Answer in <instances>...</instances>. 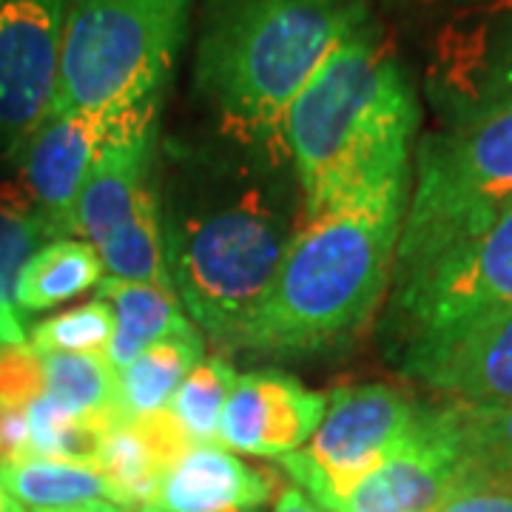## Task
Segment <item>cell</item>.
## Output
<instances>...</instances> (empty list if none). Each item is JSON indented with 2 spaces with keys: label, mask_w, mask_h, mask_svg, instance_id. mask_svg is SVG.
Masks as SVG:
<instances>
[{
  "label": "cell",
  "mask_w": 512,
  "mask_h": 512,
  "mask_svg": "<svg viewBox=\"0 0 512 512\" xmlns=\"http://www.w3.org/2000/svg\"><path fill=\"white\" fill-rule=\"evenodd\" d=\"M419 123L416 86L382 23L362 9L285 114L302 220L410 177Z\"/></svg>",
  "instance_id": "cell-1"
},
{
  "label": "cell",
  "mask_w": 512,
  "mask_h": 512,
  "mask_svg": "<svg viewBox=\"0 0 512 512\" xmlns=\"http://www.w3.org/2000/svg\"><path fill=\"white\" fill-rule=\"evenodd\" d=\"M407 197L410 177H399L302 220L274 288L228 348L305 356L365 328L393 282Z\"/></svg>",
  "instance_id": "cell-2"
},
{
  "label": "cell",
  "mask_w": 512,
  "mask_h": 512,
  "mask_svg": "<svg viewBox=\"0 0 512 512\" xmlns=\"http://www.w3.org/2000/svg\"><path fill=\"white\" fill-rule=\"evenodd\" d=\"M362 0H202L194 92L234 146L279 165L285 114Z\"/></svg>",
  "instance_id": "cell-3"
},
{
  "label": "cell",
  "mask_w": 512,
  "mask_h": 512,
  "mask_svg": "<svg viewBox=\"0 0 512 512\" xmlns=\"http://www.w3.org/2000/svg\"><path fill=\"white\" fill-rule=\"evenodd\" d=\"M299 225L268 185H220L163 208L165 265L194 325L228 348L274 288Z\"/></svg>",
  "instance_id": "cell-4"
},
{
  "label": "cell",
  "mask_w": 512,
  "mask_h": 512,
  "mask_svg": "<svg viewBox=\"0 0 512 512\" xmlns=\"http://www.w3.org/2000/svg\"><path fill=\"white\" fill-rule=\"evenodd\" d=\"M512 205V106L427 131L416 146L393 282L470 239Z\"/></svg>",
  "instance_id": "cell-5"
},
{
  "label": "cell",
  "mask_w": 512,
  "mask_h": 512,
  "mask_svg": "<svg viewBox=\"0 0 512 512\" xmlns=\"http://www.w3.org/2000/svg\"><path fill=\"white\" fill-rule=\"evenodd\" d=\"M194 0H66L55 114L163 97Z\"/></svg>",
  "instance_id": "cell-6"
},
{
  "label": "cell",
  "mask_w": 512,
  "mask_h": 512,
  "mask_svg": "<svg viewBox=\"0 0 512 512\" xmlns=\"http://www.w3.org/2000/svg\"><path fill=\"white\" fill-rule=\"evenodd\" d=\"M419 419V404L390 384H345L330 393L311 441L276 461L319 510H328L330 501L402 450Z\"/></svg>",
  "instance_id": "cell-7"
},
{
  "label": "cell",
  "mask_w": 512,
  "mask_h": 512,
  "mask_svg": "<svg viewBox=\"0 0 512 512\" xmlns=\"http://www.w3.org/2000/svg\"><path fill=\"white\" fill-rule=\"evenodd\" d=\"M424 94L439 126L512 106V0L450 9L427 46Z\"/></svg>",
  "instance_id": "cell-8"
},
{
  "label": "cell",
  "mask_w": 512,
  "mask_h": 512,
  "mask_svg": "<svg viewBox=\"0 0 512 512\" xmlns=\"http://www.w3.org/2000/svg\"><path fill=\"white\" fill-rule=\"evenodd\" d=\"M512 305V205L487 228L393 282L396 339Z\"/></svg>",
  "instance_id": "cell-9"
},
{
  "label": "cell",
  "mask_w": 512,
  "mask_h": 512,
  "mask_svg": "<svg viewBox=\"0 0 512 512\" xmlns=\"http://www.w3.org/2000/svg\"><path fill=\"white\" fill-rule=\"evenodd\" d=\"M66 0H6L0 9V151L20 157L52 117Z\"/></svg>",
  "instance_id": "cell-10"
},
{
  "label": "cell",
  "mask_w": 512,
  "mask_h": 512,
  "mask_svg": "<svg viewBox=\"0 0 512 512\" xmlns=\"http://www.w3.org/2000/svg\"><path fill=\"white\" fill-rule=\"evenodd\" d=\"M399 370L467 404L512 402V305L399 342Z\"/></svg>",
  "instance_id": "cell-11"
},
{
  "label": "cell",
  "mask_w": 512,
  "mask_h": 512,
  "mask_svg": "<svg viewBox=\"0 0 512 512\" xmlns=\"http://www.w3.org/2000/svg\"><path fill=\"white\" fill-rule=\"evenodd\" d=\"M143 103L55 114L23 148L20 185L46 222L49 239L72 237L74 205L94 160Z\"/></svg>",
  "instance_id": "cell-12"
},
{
  "label": "cell",
  "mask_w": 512,
  "mask_h": 512,
  "mask_svg": "<svg viewBox=\"0 0 512 512\" xmlns=\"http://www.w3.org/2000/svg\"><path fill=\"white\" fill-rule=\"evenodd\" d=\"M476 493L439 407H421L416 433L325 512H436L450 498Z\"/></svg>",
  "instance_id": "cell-13"
},
{
  "label": "cell",
  "mask_w": 512,
  "mask_h": 512,
  "mask_svg": "<svg viewBox=\"0 0 512 512\" xmlns=\"http://www.w3.org/2000/svg\"><path fill=\"white\" fill-rule=\"evenodd\" d=\"M328 399L291 373L239 376L220 419V444L245 456L282 458L302 450L322 424Z\"/></svg>",
  "instance_id": "cell-14"
},
{
  "label": "cell",
  "mask_w": 512,
  "mask_h": 512,
  "mask_svg": "<svg viewBox=\"0 0 512 512\" xmlns=\"http://www.w3.org/2000/svg\"><path fill=\"white\" fill-rule=\"evenodd\" d=\"M160 103L163 97L146 100L94 160L74 205L72 237L86 239L97 248L117 225L126 222L140 191L154 183Z\"/></svg>",
  "instance_id": "cell-15"
},
{
  "label": "cell",
  "mask_w": 512,
  "mask_h": 512,
  "mask_svg": "<svg viewBox=\"0 0 512 512\" xmlns=\"http://www.w3.org/2000/svg\"><path fill=\"white\" fill-rule=\"evenodd\" d=\"M279 493V478L220 444H194L165 470L154 507L165 512H256Z\"/></svg>",
  "instance_id": "cell-16"
},
{
  "label": "cell",
  "mask_w": 512,
  "mask_h": 512,
  "mask_svg": "<svg viewBox=\"0 0 512 512\" xmlns=\"http://www.w3.org/2000/svg\"><path fill=\"white\" fill-rule=\"evenodd\" d=\"M194 441L168 410L143 419H123L103 433L94 467L106 478L109 501L126 510L154 504L165 470L191 450Z\"/></svg>",
  "instance_id": "cell-17"
},
{
  "label": "cell",
  "mask_w": 512,
  "mask_h": 512,
  "mask_svg": "<svg viewBox=\"0 0 512 512\" xmlns=\"http://www.w3.org/2000/svg\"><path fill=\"white\" fill-rule=\"evenodd\" d=\"M97 296L114 308V336H111L106 356L117 373L151 345L194 328L180 311L177 296L151 288V285L103 276Z\"/></svg>",
  "instance_id": "cell-18"
},
{
  "label": "cell",
  "mask_w": 512,
  "mask_h": 512,
  "mask_svg": "<svg viewBox=\"0 0 512 512\" xmlns=\"http://www.w3.org/2000/svg\"><path fill=\"white\" fill-rule=\"evenodd\" d=\"M439 416L456 441L473 490H501L512 478V402L441 404Z\"/></svg>",
  "instance_id": "cell-19"
},
{
  "label": "cell",
  "mask_w": 512,
  "mask_h": 512,
  "mask_svg": "<svg viewBox=\"0 0 512 512\" xmlns=\"http://www.w3.org/2000/svg\"><path fill=\"white\" fill-rule=\"evenodd\" d=\"M46 242V222L20 180L0 183V345H29L15 291L29 256Z\"/></svg>",
  "instance_id": "cell-20"
},
{
  "label": "cell",
  "mask_w": 512,
  "mask_h": 512,
  "mask_svg": "<svg viewBox=\"0 0 512 512\" xmlns=\"http://www.w3.org/2000/svg\"><path fill=\"white\" fill-rule=\"evenodd\" d=\"M103 274V259L92 242L72 237L52 239L29 256L20 274L15 291L18 311L40 313L57 308L100 285Z\"/></svg>",
  "instance_id": "cell-21"
},
{
  "label": "cell",
  "mask_w": 512,
  "mask_h": 512,
  "mask_svg": "<svg viewBox=\"0 0 512 512\" xmlns=\"http://www.w3.org/2000/svg\"><path fill=\"white\" fill-rule=\"evenodd\" d=\"M97 254L103 259L106 276L174 293L168 265H165L163 202H160L157 180L140 191L126 222L117 225L109 237L97 245Z\"/></svg>",
  "instance_id": "cell-22"
},
{
  "label": "cell",
  "mask_w": 512,
  "mask_h": 512,
  "mask_svg": "<svg viewBox=\"0 0 512 512\" xmlns=\"http://www.w3.org/2000/svg\"><path fill=\"white\" fill-rule=\"evenodd\" d=\"M202 359H205V345L197 328L168 336L163 342L143 350L131 365L117 373L123 416L143 419V416L165 410L174 390Z\"/></svg>",
  "instance_id": "cell-23"
},
{
  "label": "cell",
  "mask_w": 512,
  "mask_h": 512,
  "mask_svg": "<svg viewBox=\"0 0 512 512\" xmlns=\"http://www.w3.org/2000/svg\"><path fill=\"white\" fill-rule=\"evenodd\" d=\"M0 484L23 510H72L109 501L106 478L92 464L20 458L0 467Z\"/></svg>",
  "instance_id": "cell-24"
},
{
  "label": "cell",
  "mask_w": 512,
  "mask_h": 512,
  "mask_svg": "<svg viewBox=\"0 0 512 512\" xmlns=\"http://www.w3.org/2000/svg\"><path fill=\"white\" fill-rule=\"evenodd\" d=\"M46 393L77 416L111 427L123 421L120 379L106 353H43Z\"/></svg>",
  "instance_id": "cell-25"
},
{
  "label": "cell",
  "mask_w": 512,
  "mask_h": 512,
  "mask_svg": "<svg viewBox=\"0 0 512 512\" xmlns=\"http://www.w3.org/2000/svg\"><path fill=\"white\" fill-rule=\"evenodd\" d=\"M239 373L225 356H205L185 376L165 410L194 444H220V419Z\"/></svg>",
  "instance_id": "cell-26"
},
{
  "label": "cell",
  "mask_w": 512,
  "mask_h": 512,
  "mask_svg": "<svg viewBox=\"0 0 512 512\" xmlns=\"http://www.w3.org/2000/svg\"><path fill=\"white\" fill-rule=\"evenodd\" d=\"M26 424H29V456L26 458H57V461L92 464V467L103 433L109 430L97 421L66 410L49 393L37 396L35 402L26 407Z\"/></svg>",
  "instance_id": "cell-27"
},
{
  "label": "cell",
  "mask_w": 512,
  "mask_h": 512,
  "mask_svg": "<svg viewBox=\"0 0 512 512\" xmlns=\"http://www.w3.org/2000/svg\"><path fill=\"white\" fill-rule=\"evenodd\" d=\"M114 336V308L94 296L89 302L35 322L29 345L43 353H106Z\"/></svg>",
  "instance_id": "cell-28"
},
{
  "label": "cell",
  "mask_w": 512,
  "mask_h": 512,
  "mask_svg": "<svg viewBox=\"0 0 512 512\" xmlns=\"http://www.w3.org/2000/svg\"><path fill=\"white\" fill-rule=\"evenodd\" d=\"M43 393V356L32 345H0V410H26Z\"/></svg>",
  "instance_id": "cell-29"
},
{
  "label": "cell",
  "mask_w": 512,
  "mask_h": 512,
  "mask_svg": "<svg viewBox=\"0 0 512 512\" xmlns=\"http://www.w3.org/2000/svg\"><path fill=\"white\" fill-rule=\"evenodd\" d=\"M436 512H512V495L495 493V490H478L450 498Z\"/></svg>",
  "instance_id": "cell-30"
},
{
  "label": "cell",
  "mask_w": 512,
  "mask_h": 512,
  "mask_svg": "<svg viewBox=\"0 0 512 512\" xmlns=\"http://www.w3.org/2000/svg\"><path fill=\"white\" fill-rule=\"evenodd\" d=\"M274 512H322L299 487H279Z\"/></svg>",
  "instance_id": "cell-31"
},
{
  "label": "cell",
  "mask_w": 512,
  "mask_h": 512,
  "mask_svg": "<svg viewBox=\"0 0 512 512\" xmlns=\"http://www.w3.org/2000/svg\"><path fill=\"white\" fill-rule=\"evenodd\" d=\"M419 6H439V9H461V6H470V3H481V0H413Z\"/></svg>",
  "instance_id": "cell-32"
},
{
  "label": "cell",
  "mask_w": 512,
  "mask_h": 512,
  "mask_svg": "<svg viewBox=\"0 0 512 512\" xmlns=\"http://www.w3.org/2000/svg\"><path fill=\"white\" fill-rule=\"evenodd\" d=\"M0 512H26L23 507H20L18 501L12 498V495L6 493V487L0 484Z\"/></svg>",
  "instance_id": "cell-33"
},
{
  "label": "cell",
  "mask_w": 512,
  "mask_h": 512,
  "mask_svg": "<svg viewBox=\"0 0 512 512\" xmlns=\"http://www.w3.org/2000/svg\"><path fill=\"white\" fill-rule=\"evenodd\" d=\"M37 512H100V501L89 504V507H72V510H37Z\"/></svg>",
  "instance_id": "cell-34"
},
{
  "label": "cell",
  "mask_w": 512,
  "mask_h": 512,
  "mask_svg": "<svg viewBox=\"0 0 512 512\" xmlns=\"http://www.w3.org/2000/svg\"><path fill=\"white\" fill-rule=\"evenodd\" d=\"M100 512H134V510H126V507H117V504H111V501H100Z\"/></svg>",
  "instance_id": "cell-35"
},
{
  "label": "cell",
  "mask_w": 512,
  "mask_h": 512,
  "mask_svg": "<svg viewBox=\"0 0 512 512\" xmlns=\"http://www.w3.org/2000/svg\"><path fill=\"white\" fill-rule=\"evenodd\" d=\"M137 512H165V510H160V507H154V504H146V507H140V510Z\"/></svg>",
  "instance_id": "cell-36"
},
{
  "label": "cell",
  "mask_w": 512,
  "mask_h": 512,
  "mask_svg": "<svg viewBox=\"0 0 512 512\" xmlns=\"http://www.w3.org/2000/svg\"><path fill=\"white\" fill-rule=\"evenodd\" d=\"M498 493H510L512 495V478L507 481V484H504V487H501V490H498Z\"/></svg>",
  "instance_id": "cell-37"
},
{
  "label": "cell",
  "mask_w": 512,
  "mask_h": 512,
  "mask_svg": "<svg viewBox=\"0 0 512 512\" xmlns=\"http://www.w3.org/2000/svg\"><path fill=\"white\" fill-rule=\"evenodd\" d=\"M3 3H6V0H0V9H3Z\"/></svg>",
  "instance_id": "cell-38"
}]
</instances>
